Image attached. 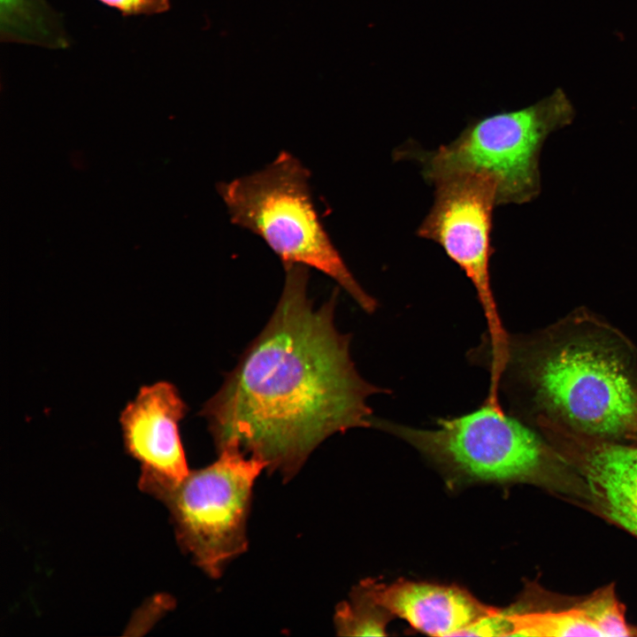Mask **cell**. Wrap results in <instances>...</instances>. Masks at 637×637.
<instances>
[{
    "label": "cell",
    "instance_id": "cell-12",
    "mask_svg": "<svg viewBox=\"0 0 637 637\" xmlns=\"http://www.w3.org/2000/svg\"><path fill=\"white\" fill-rule=\"evenodd\" d=\"M391 617L357 586L349 600L337 606L334 622L336 633L341 636H384Z\"/></svg>",
    "mask_w": 637,
    "mask_h": 637
},
{
    "label": "cell",
    "instance_id": "cell-11",
    "mask_svg": "<svg viewBox=\"0 0 637 637\" xmlns=\"http://www.w3.org/2000/svg\"><path fill=\"white\" fill-rule=\"evenodd\" d=\"M583 473L602 511L637 537V445L595 442L585 452Z\"/></svg>",
    "mask_w": 637,
    "mask_h": 637
},
{
    "label": "cell",
    "instance_id": "cell-2",
    "mask_svg": "<svg viewBox=\"0 0 637 637\" xmlns=\"http://www.w3.org/2000/svg\"><path fill=\"white\" fill-rule=\"evenodd\" d=\"M469 362L489 372L488 395L525 391L536 411L595 437L637 441V382L623 357L598 342L552 348L507 335L481 337Z\"/></svg>",
    "mask_w": 637,
    "mask_h": 637
},
{
    "label": "cell",
    "instance_id": "cell-10",
    "mask_svg": "<svg viewBox=\"0 0 637 637\" xmlns=\"http://www.w3.org/2000/svg\"><path fill=\"white\" fill-rule=\"evenodd\" d=\"M509 636H600L623 637L637 634L628 625L622 605L611 588L601 590L581 603L568 609L520 610L506 609Z\"/></svg>",
    "mask_w": 637,
    "mask_h": 637
},
{
    "label": "cell",
    "instance_id": "cell-3",
    "mask_svg": "<svg viewBox=\"0 0 637 637\" xmlns=\"http://www.w3.org/2000/svg\"><path fill=\"white\" fill-rule=\"evenodd\" d=\"M233 224L258 235L282 264H298L333 279L367 313L378 303L360 286L334 245L313 203L310 173L281 151L263 169L220 182Z\"/></svg>",
    "mask_w": 637,
    "mask_h": 637
},
{
    "label": "cell",
    "instance_id": "cell-1",
    "mask_svg": "<svg viewBox=\"0 0 637 637\" xmlns=\"http://www.w3.org/2000/svg\"><path fill=\"white\" fill-rule=\"evenodd\" d=\"M283 266L272 315L199 415L218 450L239 449L287 480L329 436L372 427L368 398L390 391L356 369L350 335L334 324L338 291L316 307L308 295L309 268Z\"/></svg>",
    "mask_w": 637,
    "mask_h": 637
},
{
    "label": "cell",
    "instance_id": "cell-6",
    "mask_svg": "<svg viewBox=\"0 0 637 637\" xmlns=\"http://www.w3.org/2000/svg\"><path fill=\"white\" fill-rule=\"evenodd\" d=\"M373 428L413 447L452 477L465 481L518 482L539 478L547 453L537 434L503 408L485 399L477 409L420 428L374 417Z\"/></svg>",
    "mask_w": 637,
    "mask_h": 637
},
{
    "label": "cell",
    "instance_id": "cell-5",
    "mask_svg": "<svg viewBox=\"0 0 637 637\" xmlns=\"http://www.w3.org/2000/svg\"><path fill=\"white\" fill-rule=\"evenodd\" d=\"M208 466L190 471L179 482L140 476V488L163 502L179 544L196 565L219 578L227 564L246 551L247 521L256 480L265 469L259 459L226 447Z\"/></svg>",
    "mask_w": 637,
    "mask_h": 637
},
{
    "label": "cell",
    "instance_id": "cell-13",
    "mask_svg": "<svg viewBox=\"0 0 637 637\" xmlns=\"http://www.w3.org/2000/svg\"><path fill=\"white\" fill-rule=\"evenodd\" d=\"M125 15H152L167 11L170 0H99Z\"/></svg>",
    "mask_w": 637,
    "mask_h": 637
},
{
    "label": "cell",
    "instance_id": "cell-4",
    "mask_svg": "<svg viewBox=\"0 0 637 637\" xmlns=\"http://www.w3.org/2000/svg\"><path fill=\"white\" fill-rule=\"evenodd\" d=\"M574 107L561 89L528 107L472 120L452 142L436 150L405 148L400 157H411L431 182L459 174L491 180L497 204H522L541 192L540 156L547 138L569 126Z\"/></svg>",
    "mask_w": 637,
    "mask_h": 637
},
{
    "label": "cell",
    "instance_id": "cell-9",
    "mask_svg": "<svg viewBox=\"0 0 637 637\" xmlns=\"http://www.w3.org/2000/svg\"><path fill=\"white\" fill-rule=\"evenodd\" d=\"M358 586L391 616L433 636H464L480 620L498 610L455 585L406 579L387 584L367 579Z\"/></svg>",
    "mask_w": 637,
    "mask_h": 637
},
{
    "label": "cell",
    "instance_id": "cell-8",
    "mask_svg": "<svg viewBox=\"0 0 637 637\" xmlns=\"http://www.w3.org/2000/svg\"><path fill=\"white\" fill-rule=\"evenodd\" d=\"M187 411L178 389L167 381L142 387L122 410L125 448L141 463V475L179 482L188 474L179 429Z\"/></svg>",
    "mask_w": 637,
    "mask_h": 637
},
{
    "label": "cell",
    "instance_id": "cell-7",
    "mask_svg": "<svg viewBox=\"0 0 637 637\" xmlns=\"http://www.w3.org/2000/svg\"><path fill=\"white\" fill-rule=\"evenodd\" d=\"M433 205L417 234L439 244L472 282L482 307L491 341L506 336L490 277L493 211L497 205L494 182L477 174L440 180Z\"/></svg>",
    "mask_w": 637,
    "mask_h": 637
}]
</instances>
